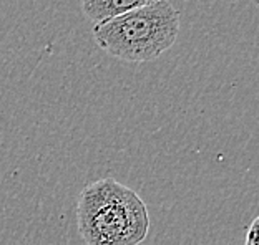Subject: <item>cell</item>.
I'll return each mask as SVG.
<instances>
[{
	"instance_id": "5b68a950",
	"label": "cell",
	"mask_w": 259,
	"mask_h": 245,
	"mask_svg": "<svg viewBox=\"0 0 259 245\" xmlns=\"http://www.w3.org/2000/svg\"><path fill=\"white\" fill-rule=\"evenodd\" d=\"M251 2L254 4V5H257V2H259V0H251Z\"/></svg>"
},
{
	"instance_id": "3957f363",
	"label": "cell",
	"mask_w": 259,
	"mask_h": 245,
	"mask_svg": "<svg viewBox=\"0 0 259 245\" xmlns=\"http://www.w3.org/2000/svg\"><path fill=\"white\" fill-rule=\"evenodd\" d=\"M155 2L158 0H81V9L87 19L93 23H102Z\"/></svg>"
},
{
	"instance_id": "277c9868",
	"label": "cell",
	"mask_w": 259,
	"mask_h": 245,
	"mask_svg": "<svg viewBox=\"0 0 259 245\" xmlns=\"http://www.w3.org/2000/svg\"><path fill=\"white\" fill-rule=\"evenodd\" d=\"M257 234H259V217H254L251 220L249 227L246 229L244 245H259L257 243Z\"/></svg>"
},
{
	"instance_id": "6da1fadb",
	"label": "cell",
	"mask_w": 259,
	"mask_h": 245,
	"mask_svg": "<svg viewBox=\"0 0 259 245\" xmlns=\"http://www.w3.org/2000/svg\"><path fill=\"white\" fill-rule=\"evenodd\" d=\"M150 224L143 199L111 177L85 186L76 201V227L87 245H140Z\"/></svg>"
},
{
	"instance_id": "7a4b0ae2",
	"label": "cell",
	"mask_w": 259,
	"mask_h": 245,
	"mask_svg": "<svg viewBox=\"0 0 259 245\" xmlns=\"http://www.w3.org/2000/svg\"><path fill=\"white\" fill-rule=\"evenodd\" d=\"M180 14L169 0H158L93 25V38L108 55L123 62L156 60L175 45Z\"/></svg>"
}]
</instances>
